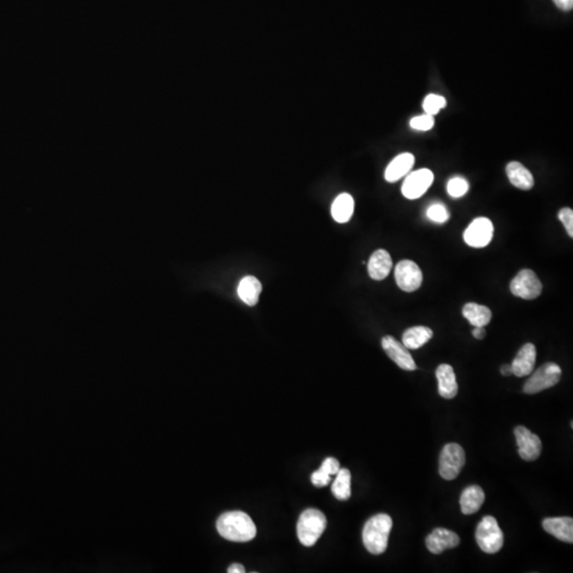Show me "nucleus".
<instances>
[{"mask_svg": "<svg viewBox=\"0 0 573 573\" xmlns=\"http://www.w3.org/2000/svg\"><path fill=\"white\" fill-rule=\"evenodd\" d=\"M414 162H416V158L413 154L402 153L396 156L386 167L384 178L388 183H395L400 181V178H404L410 172L413 167Z\"/></svg>", "mask_w": 573, "mask_h": 573, "instance_id": "18", "label": "nucleus"}, {"mask_svg": "<svg viewBox=\"0 0 573 573\" xmlns=\"http://www.w3.org/2000/svg\"><path fill=\"white\" fill-rule=\"evenodd\" d=\"M445 106H446L445 98L442 96L434 95V94L427 96L422 103L425 113L432 116L436 115L441 110L445 109Z\"/></svg>", "mask_w": 573, "mask_h": 573, "instance_id": "27", "label": "nucleus"}, {"mask_svg": "<svg viewBox=\"0 0 573 573\" xmlns=\"http://www.w3.org/2000/svg\"><path fill=\"white\" fill-rule=\"evenodd\" d=\"M558 219L563 222L569 237L573 238V212L571 208H562L558 212Z\"/></svg>", "mask_w": 573, "mask_h": 573, "instance_id": "30", "label": "nucleus"}, {"mask_svg": "<svg viewBox=\"0 0 573 573\" xmlns=\"http://www.w3.org/2000/svg\"><path fill=\"white\" fill-rule=\"evenodd\" d=\"M506 176L513 186L522 190H530L534 186L532 173L522 164L511 162L506 166Z\"/></svg>", "mask_w": 573, "mask_h": 573, "instance_id": "20", "label": "nucleus"}, {"mask_svg": "<svg viewBox=\"0 0 573 573\" xmlns=\"http://www.w3.org/2000/svg\"><path fill=\"white\" fill-rule=\"evenodd\" d=\"M238 296L248 306H255L259 300L262 286L259 280L254 276L242 278L238 286Z\"/></svg>", "mask_w": 573, "mask_h": 573, "instance_id": "21", "label": "nucleus"}, {"mask_svg": "<svg viewBox=\"0 0 573 573\" xmlns=\"http://www.w3.org/2000/svg\"><path fill=\"white\" fill-rule=\"evenodd\" d=\"M486 332L484 327H474V330H472V336L474 338L478 339V340H482L486 336Z\"/></svg>", "mask_w": 573, "mask_h": 573, "instance_id": "35", "label": "nucleus"}, {"mask_svg": "<svg viewBox=\"0 0 573 573\" xmlns=\"http://www.w3.org/2000/svg\"><path fill=\"white\" fill-rule=\"evenodd\" d=\"M395 280L402 291H416L422 282V270L412 260H402L395 268Z\"/></svg>", "mask_w": 573, "mask_h": 573, "instance_id": "9", "label": "nucleus"}, {"mask_svg": "<svg viewBox=\"0 0 573 573\" xmlns=\"http://www.w3.org/2000/svg\"><path fill=\"white\" fill-rule=\"evenodd\" d=\"M460 537L456 533L444 528L434 530L426 538V546L434 554H441L447 549L456 548L460 545Z\"/></svg>", "mask_w": 573, "mask_h": 573, "instance_id": "13", "label": "nucleus"}, {"mask_svg": "<svg viewBox=\"0 0 573 573\" xmlns=\"http://www.w3.org/2000/svg\"><path fill=\"white\" fill-rule=\"evenodd\" d=\"M228 573H243L246 572V569L241 564H232L228 567Z\"/></svg>", "mask_w": 573, "mask_h": 573, "instance_id": "34", "label": "nucleus"}, {"mask_svg": "<svg viewBox=\"0 0 573 573\" xmlns=\"http://www.w3.org/2000/svg\"><path fill=\"white\" fill-rule=\"evenodd\" d=\"M327 527L325 515L316 508H308L300 514L298 522V536L300 544L311 547L318 542Z\"/></svg>", "mask_w": 573, "mask_h": 573, "instance_id": "3", "label": "nucleus"}, {"mask_svg": "<svg viewBox=\"0 0 573 573\" xmlns=\"http://www.w3.org/2000/svg\"><path fill=\"white\" fill-rule=\"evenodd\" d=\"M434 332L426 326H416L407 330L402 334V344L408 350H418L431 340Z\"/></svg>", "mask_w": 573, "mask_h": 573, "instance_id": "23", "label": "nucleus"}, {"mask_svg": "<svg viewBox=\"0 0 573 573\" xmlns=\"http://www.w3.org/2000/svg\"><path fill=\"white\" fill-rule=\"evenodd\" d=\"M476 540L483 552L495 554L501 550L504 547V532L501 531L495 517L486 516L479 522Z\"/></svg>", "mask_w": 573, "mask_h": 573, "instance_id": "4", "label": "nucleus"}, {"mask_svg": "<svg viewBox=\"0 0 573 573\" xmlns=\"http://www.w3.org/2000/svg\"><path fill=\"white\" fill-rule=\"evenodd\" d=\"M434 181V172L429 169H420L407 176L402 184V192L407 199L420 198Z\"/></svg>", "mask_w": 573, "mask_h": 573, "instance_id": "10", "label": "nucleus"}, {"mask_svg": "<svg viewBox=\"0 0 573 573\" xmlns=\"http://www.w3.org/2000/svg\"><path fill=\"white\" fill-rule=\"evenodd\" d=\"M392 527V518L386 514L375 515L368 519L362 532V540L368 552L375 555L386 552Z\"/></svg>", "mask_w": 573, "mask_h": 573, "instance_id": "2", "label": "nucleus"}, {"mask_svg": "<svg viewBox=\"0 0 573 573\" xmlns=\"http://www.w3.org/2000/svg\"><path fill=\"white\" fill-rule=\"evenodd\" d=\"M465 462L466 458L462 446L456 443L445 445L440 456L438 472L441 477L445 480H454L460 474Z\"/></svg>", "mask_w": 573, "mask_h": 573, "instance_id": "5", "label": "nucleus"}, {"mask_svg": "<svg viewBox=\"0 0 573 573\" xmlns=\"http://www.w3.org/2000/svg\"><path fill=\"white\" fill-rule=\"evenodd\" d=\"M217 530L223 538L235 542H250L257 533L252 518L241 511L222 514L217 520Z\"/></svg>", "mask_w": 573, "mask_h": 573, "instance_id": "1", "label": "nucleus"}, {"mask_svg": "<svg viewBox=\"0 0 573 573\" xmlns=\"http://www.w3.org/2000/svg\"><path fill=\"white\" fill-rule=\"evenodd\" d=\"M332 481V476L326 474L323 470H318L311 474V482L316 488H324L327 486Z\"/></svg>", "mask_w": 573, "mask_h": 573, "instance_id": "31", "label": "nucleus"}, {"mask_svg": "<svg viewBox=\"0 0 573 573\" xmlns=\"http://www.w3.org/2000/svg\"><path fill=\"white\" fill-rule=\"evenodd\" d=\"M468 189H470V184L462 176H454L447 184V191L454 199L465 196L468 194Z\"/></svg>", "mask_w": 573, "mask_h": 573, "instance_id": "26", "label": "nucleus"}, {"mask_svg": "<svg viewBox=\"0 0 573 573\" xmlns=\"http://www.w3.org/2000/svg\"><path fill=\"white\" fill-rule=\"evenodd\" d=\"M556 7L563 11H571L573 8V0H553Z\"/></svg>", "mask_w": 573, "mask_h": 573, "instance_id": "33", "label": "nucleus"}, {"mask_svg": "<svg viewBox=\"0 0 573 573\" xmlns=\"http://www.w3.org/2000/svg\"><path fill=\"white\" fill-rule=\"evenodd\" d=\"M542 528L549 534L556 537L558 540L568 542V544H572L573 520L571 517L546 518L542 522Z\"/></svg>", "mask_w": 573, "mask_h": 573, "instance_id": "15", "label": "nucleus"}, {"mask_svg": "<svg viewBox=\"0 0 573 573\" xmlns=\"http://www.w3.org/2000/svg\"><path fill=\"white\" fill-rule=\"evenodd\" d=\"M382 345L388 358L395 362L402 370H416L418 368L408 348L404 344L397 341L394 336H384L382 340Z\"/></svg>", "mask_w": 573, "mask_h": 573, "instance_id": "12", "label": "nucleus"}, {"mask_svg": "<svg viewBox=\"0 0 573 573\" xmlns=\"http://www.w3.org/2000/svg\"><path fill=\"white\" fill-rule=\"evenodd\" d=\"M536 362V348L534 344L527 343L517 352L515 359L513 360V375L517 377H526L532 374Z\"/></svg>", "mask_w": 573, "mask_h": 573, "instance_id": "14", "label": "nucleus"}, {"mask_svg": "<svg viewBox=\"0 0 573 573\" xmlns=\"http://www.w3.org/2000/svg\"><path fill=\"white\" fill-rule=\"evenodd\" d=\"M410 127L416 130V131H429L434 127V117L432 115H428V114L416 116V117L411 119Z\"/></svg>", "mask_w": 573, "mask_h": 573, "instance_id": "29", "label": "nucleus"}, {"mask_svg": "<svg viewBox=\"0 0 573 573\" xmlns=\"http://www.w3.org/2000/svg\"><path fill=\"white\" fill-rule=\"evenodd\" d=\"M561 377H562V368L556 364L548 362L540 366L527 380L524 386V392L526 394H537V393L556 386L560 382Z\"/></svg>", "mask_w": 573, "mask_h": 573, "instance_id": "6", "label": "nucleus"}, {"mask_svg": "<svg viewBox=\"0 0 573 573\" xmlns=\"http://www.w3.org/2000/svg\"><path fill=\"white\" fill-rule=\"evenodd\" d=\"M501 374L504 376H511L513 374L512 366L510 364H504L500 370Z\"/></svg>", "mask_w": 573, "mask_h": 573, "instance_id": "36", "label": "nucleus"}, {"mask_svg": "<svg viewBox=\"0 0 573 573\" xmlns=\"http://www.w3.org/2000/svg\"><path fill=\"white\" fill-rule=\"evenodd\" d=\"M320 470L325 472L330 476H336L340 470V463L336 459L327 458L324 461L323 464L320 466Z\"/></svg>", "mask_w": 573, "mask_h": 573, "instance_id": "32", "label": "nucleus"}, {"mask_svg": "<svg viewBox=\"0 0 573 573\" xmlns=\"http://www.w3.org/2000/svg\"><path fill=\"white\" fill-rule=\"evenodd\" d=\"M515 438L518 446L519 456L524 461H535L540 458L542 452V441L536 434H532L528 428L518 426L515 428Z\"/></svg>", "mask_w": 573, "mask_h": 573, "instance_id": "11", "label": "nucleus"}, {"mask_svg": "<svg viewBox=\"0 0 573 573\" xmlns=\"http://www.w3.org/2000/svg\"><path fill=\"white\" fill-rule=\"evenodd\" d=\"M494 225L488 218L474 219L464 232V241L472 248H486L493 240Z\"/></svg>", "mask_w": 573, "mask_h": 573, "instance_id": "8", "label": "nucleus"}, {"mask_svg": "<svg viewBox=\"0 0 573 573\" xmlns=\"http://www.w3.org/2000/svg\"><path fill=\"white\" fill-rule=\"evenodd\" d=\"M436 378L440 395L445 400H452L456 397L459 388L454 368L450 364H441L436 368Z\"/></svg>", "mask_w": 573, "mask_h": 573, "instance_id": "16", "label": "nucleus"}, {"mask_svg": "<svg viewBox=\"0 0 573 573\" xmlns=\"http://www.w3.org/2000/svg\"><path fill=\"white\" fill-rule=\"evenodd\" d=\"M392 266V258L386 250H375L368 260V275L372 280H384L390 274Z\"/></svg>", "mask_w": 573, "mask_h": 573, "instance_id": "17", "label": "nucleus"}, {"mask_svg": "<svg viewBox=\"0 0 573 573\" xmlns=\"http://www.w3.org/2000/svg\"><path fill=\"white\" fill-rule=\"evenodd\" d=\"M486 500V494L478 486H470L463 490L460 504L463 514L472 515L480 510Z\"/></svg>", "mask_w": 573, "mask_h": 573, "instance_id": "19", "label": "nucleus"}, {"mask_svg": "<svg viewBox=\"0 0 573 573\" xmlns=\"http://www.w3.org/2000/svg\"><path fill=\"white\" fill-rule=\"evenodd\" d=\"M336 476V480L332 486V494L338 500H348L352 495V490H350L352 474L350 470L346 468H340Z\"/></svg>", "mask_w": 573, "mask_h": 573, "instance_id": "25", "label": "nucleus"}, {"mask_svg": "<svg viewBox=\"0 0 573 573\" xmlns=\"http://www.w3.org/2000/svg\"><path fill=\"white\" fill-rule=\"evenodd\" d=\"M426 214L429 219L438 224L445 223L450 217V212L442 203L431 204L427 209Z\"/></svg>", "mask_w": 573, "mask_h": 573, "instance_id": "28", "label": "nucleus"}, {"mask_svg": "<svg viewBox=\"0 0 573 573\" xmlns=\"http://www.w3.org/2000/svg\"><path fill=\"white\" fill-rule=\"evenodd\" d=\"M354 202L348 194H341L336 196L332 205V216L338 223L350 221L354 214Z\"/></svg>", "mask_w": 573, "mask_h": 573, "instance_id": "24", "label": "nucleus"}, {"mask_svg": "<svg viewBox=\"0 0 573 573\" xmlns=\"http://www.w3.org/2000/svg\"><path fill=\"white\" fill-rule=\"evenodd\" d=\"M510 289L517 298L535 300L542 294V284L535 272L530 268H524L513 278Z\"/></svg>", "mask_w": 573, "mask_h": 573, "instance_id": "7", "label": "nucleus"}, {"mask_svg": "<svg viewBox=\"0 0 573 573\" xmlns=\"http://www.w3.org/2000/svg\"><path fill=\"white\" fill-rule=\"evenodd\" d=\"M463 316L474 327H486L492 320V311L486 306L476 302H468L463 307Z\"/></svg>", "mask_w": 573, "mask_h": 573, "instance_id": "22", "label": "nucleus"}]
</instances>
